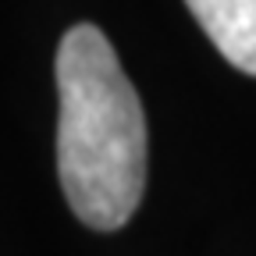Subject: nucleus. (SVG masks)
I'll return each instance as SVG.
<instances>
[{"mask_svg":"<svg viewBox=\"0 0 256 256\" xmlns=\"http://www.w3.org/2000/svg\"><path fill=\"white\" fill-rule=\"evenodd\" d=\"M210 43L238 72L256 75V0H185Z\"/></svg>","mask_w":256,"mask_h":256,"instance_id":"nucleus-2","label":"nucleus"},{"mask_svg":"<svg viewBox=\"0 0 256 256\" xmlns=\"http://www.w3.org/2000/svg\"><path fill=\"white\" fill-rule=\"evenodd\" d=\"M57 174L89 228L114 232L146 188V118L121 60L96 25H75L57 46Z\"/></svg>","mask_w":256,"mask_h":256,"instance_id":"nucleus-1","label":"nucleus"}]
</instances>
